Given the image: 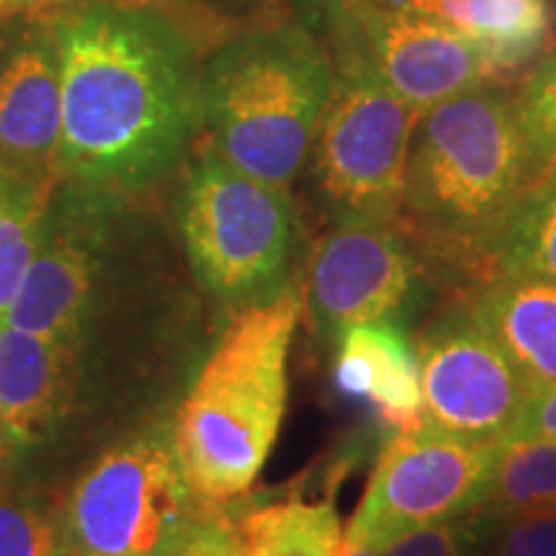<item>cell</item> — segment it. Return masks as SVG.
I'll use <instances>...</instances> for the list:
<instances>
[{"instance_id": "obj_6", "label": "cell", "mask_w": 556, "mask_h": 556, "mask_svg": "<svg viewBox=\"0 0 556 556\" xmlns=\"http://www.w3.org/2000/svg\"><path fill=\"white\" fill-rule=\"evenodd\" d=\"M336 18V75L312 142V180L336 222H400L409 148L422 114L379 78L351 26L338 13Z\"/></svg>"}, {"instance_id": "obj_19", "label": "cell", "mask_w": 556, "mask_h": 556, "mask_svg": "<svg viewBox=\"0 0 556 556\" xmlns=\"http://www.w3.org/2000/svg\"><path fill=\"white\" fill-rule=\"evenodd\" d=\"M60 180L26 176L0 165V319L37 253L47 208Z\"/></svg>"}, {"instance_id": "obj_14", "label": "cell", "mask_w": 556, "mask_h": 556, "mask_svg": "<svg viewBox=\"0 0 556 556\" xmlns=\"http://www.w3.org/2000/svg\"><path fill=\"white\" fill-rule=\"evenodd\" d=\"M332 343V381L343 397L364 402L392 430L422 420L420 356L402 325H351Z\"/></svg>"}, {"instance_id": "obj_25", "label": "cell", "mask_w": 556, "mask_h": 556, "mask_svg": "<svg viewBox=\"0 0 556 556\" xmlns=\"http://www.w3.org/2000/svg\"><path fill=\"white\" fill-rule=\"evenodd\" d=\"M482 556H556V513L503 520Z\"/></svg>"}, {"instance_id": "obj_30", "label": "cell", "mask_w": 556, "mask_h": 556, "mask_svg": "<svg viewBox=\"0 0 556 556\" xmlns=\"http://www.w3.org/2000/svg\"><path fill=\"white\" fill-rule=\"evenodd\" d=\"M343 556H381V546H374L368 541L358 539H345Z\"/></svg>"}, {"instance_id": "obj_15", "label": "cell", "mask_w": 556, "mask_h": 556, "mask_svg": "<svg viewBox=\"0 0 556 556\" xmlns=\"http://www.w3.org/2000/svg\"><path fill=\"white\" fill-rule=\"evenodd\" d=\"M80 353L0 319V409L24 448L54 433L75 394Z\"/></svg>"}, {"instance_id": "obj_32", "label": "cell", "mask_w": 556, "mask_h": 556, "mask_svg": "<svg viewBox=\"0 0 556 556\" xmlns=\"http://www.w3.org/2000/svg\"><path fill=\"white\" fill-rule=\"evenodd\" d=\"M325 3H330V5H332V3H343V0H325Z\"/></svg>"}, {"instance_id": "obj_17", "label": "cell", "mask_w": 556, "mask_h": 556, "mask_svg": "<svg viewBox=\"0 0 556 556\" xmlns=\"http://www.w3.org/2000/svg\"><path fill=\"white\" fill-rule=\"evenodd\" d=\"M477 41L505 80L536 65L552 39L548 0H407Z\"/></svg>"}, {"instance_id": "obj_1", "label": "cell", "mask_w": 556, "mask_h": 556, "mask_svg": "<svg viewBox=\"0 0 556 556\" xmlns=\"http://www.w3.org/2000/svg\"><path fill=\"white\" fill-rule=\"evenodd\" d=\"M60 45V180L127 197L184 163L201 131V60L170 11L67 3Z\"/></svg>"}, {"instance_id": "obj_16", "label": "cell", "mask_w": 556, "mask_h": 556, "mask_svg": "<svg viewBox=\"0 0 556 556\" xmlns=\"http://www.w3.org/2000/svg\"><path fill=\"white\" fill-rule=\"evenodd\" d=\"M462 302L536 392L556 387V278L486 276Z\"/></svg>"}, {"instance_id": "obj_9", "label": "cell", "mask_w": 556, "mask_h": 556, "mask_svg": "<svg viewBox=\"0 0 556 556\" xmlns=\"http://www.w3.org/2000/svg\"><path fill=\"white\" fill-rule=\"evenodd\" d=\"M497 446L471 443L428 422L394 430L377 458L345 539L387 546L415 528L477 510Z\"/></svg>"}, {"instance_id": "obj_13", "label": "cell", "mask_w": 556, "mask_h": 556, "mask_svg": "<svg viewBox=\"0 0 556 556\" xmlns=\"http://www.w3.org/2000/svg\"><path fill=\"white\" fill-rule=\"evenodd\" d=\"M60 139L62 73L52 16L18 18L0 31V165L60 180Z\"/></svg>"}, {"instance_id": "obj_12", "label": "cell", "mask_w": 556, "mask_h": 556, "mask_svg": "<svg viewBox=\"0 0 556 556\" xmlns=\"http://www.w3.org/2000/svg\"><path fill=\"white\" fill-rule=\"evenodd\" d=\"M332 9L379 78L420 114L471 88L507 83L477 41L407 0H343Z\"/></svg>"}, {"instance_id": "obj_10", "label": "cell", "mask_w": 556, "mask_h": 556, "mask_svg": "<svg viewBox=\"0 0 556 556\" xmlns=\"http://www.w3.org/2000/svg\"><path fill=\"white\" fill-rule=\"evenodd\" d=\"M122 199L60 180L5 323L80 353L99 304L111 212Z\"/></svg>"}, {"instance_id": "obj_21", "label": "cell", "mask_w": 556, "mask_h": 556, "mask_svg": "<svg viewBox=\"0 0 556 556\" xmlns=\"http://www.w3.org/2000/svg\"><path fill=\"white\" fill-rule=\"evenodd\" d=\"M520 274L556 278V165L541 173L505 232L486 253L482 276Z\"/></svg>"}, {"instance_id": "obj_8", "label": "cell", "mask_w": 556, "mask_h": 556, "mask_svg": "<svg viewBox=\"0 0 556 556\" xmlns=\"http://www.w3.org/2000/svg\"><path fill=\"white\" fill-rule=\"evenodd\" d=\"M428 287L430 258L400 222H336L309 253L302 315L317 338L336 340L351 325H402Z\"/></svg>"}, {"instance_id": "obj_5", "label": "cell", "mask_w": 556, "mask_h": 556, "mask_svg": "<svg viewBox=\"0 0 556 556\" xmlns=\"http://www.w3.org/2000/svg\"><path fill=\"white\" fill-rule=\"evenodd\" d=\"M229 510L186 477L170 426L116 443L83 471L60 510V556H180Z\"/></svg>"}, {"instance_id": "obj_31", "label": "cell", "mask_w": 556, "mask_h": 556, "mask_svg": "<svg viewBox=\"0 0 556 556\" xmlns=\"http://www.w3.org/2000/svg\"><path fill=\"white\" fill-rule=\"evenodd\" d=\"M75 3H109V5H152V9H168L170 0H75Z\"/></svg>"}, {"instance_id": "obj_7", "label": "cell", "mask_w": 556, "mask_h": 556, "mask_svg": "<svg viewBox=\"0 0 556 556\" xmlns=\"http://www.w3.org/2000/svg\"><path fill=\"white\" fill-rule=\"evenodd\" d=\"M180 238L193 274L232 309L281 294L294 250V206L281 186L248 176L204 144L180 180Z\"/></svg>"}, {"instance_id": "obj_29", "label": "cell", "mask_w": 556, "mask_h": 556, "mask_svg": "<svg viewBox=\"0 0 556 556\" xmlns=\"http://www.w3.org/2000/svg\"><path fill=\"white\" fill-rule=\"evenodd\" d=\"M24 451L26 448L16 441V435H13L9 422H5L3 409H0V484L9 482V477L13 475V469H16L18 458Z\"/></svg>"}, {"instance_id": "obj_2", "label": "cell", "mask_w": 556, "mask_h": 556, "mask_svg": "<svg viewBox=\"0 0 556 556\" xmlns=\"http://www.w3.org/2000/svg\"><path fill=\"white\" fill-rule=\"evenodd\" d=\"M541 173L516 93L503 83L471 88L417 122L400 225L430 261L471 287Z\"/></svg>"}, {"instance_id": "obj_23", "label": "cell", "mask_w": 556, "mask_h": 556, "mask_svg": "<svg viewBox=\"0 0 556 556\" xmlns=\"http://www.w3.org/2000/svg\"><path fill=\"white\" fill-rule=\"evenodd\" d=\"M60 546L58 516L0 484V556H60Z\"/></svg>"}, {"instance_id": "obj_22", "label": "cell", "mask_w": 556, "mask_h": 556, "mask_svg": "<svg viewBox=\"0 0 556 556\" xmlns=\"http://www.w3.org/2000/svg\"><path fill=\"white\" fill-rule=\"evenodd\" d=\"M503 520L477 510L415 528L392 544L381 546V556H482Z\"/></svg>"}, {"instance_id": "obj_24", "label": "cell", "mask_w": 556, "mask_h": 556, "mask_svg": "<svg viewBox=\"0 0 556 556\" xmlns=\"http://www.w3.org/2000/svg\"><path fill=\"white\" fill-rule=\"evenodd\" d=\"M520 124L536 152L539 163L546 168L556 165V52L544 54L516 93Z\"/></svg>"}, {"instance_id": "obj_11", "label": "cell", "mask_w": 556, "mask_h": 556, "mask_svg": "<svg viewBox=\"0 0 556 556\" xmlns=\"http://www.w3.org/2000/svg\"><path fill=\"white\" fill-rule=\"evenodd\" d=\"M422 422L471 443L497 446L513 433L536 389L464 302L417 338Z\"/></svg>"}, {"instance_id": "obj_27", "label": "cell", "mask_w": 556, "mask_h": 556, "mask_svg": "<svg viewBox=\"0 0 556 556\" xmlns=\"http://www.w3.org/2000/svg\"><path fill=\"white\" fill-rule=\"evenodd\" d=\"M180 556H242L238 523L225 513L214 523H208Z\"/></svg>"}, {"instance_id": "obj_18", "label": "cell", "mask_w": 556, "mask_h": 556, "mask_svg": "<svg viewBox=\"0 0 556 556\" xmlns=\"http://www.w3.org/2000/svg\"><path fill=\"white\" fill-rule=\"evenodd\" d=\"M235 523L242 556H343L345 526L336 495L274 500L250 507Z\"/></svg>"}, {"instance_id": "obj_4", "label": "cell", "mask_w": 556, "mask_h": 556, "mask_svg": "<svg viewBox=\"0 0 556 556\" xmlns=\"http://www.w3.org/2000/svg\"><path fill=\"white\" fill-rule=\"evenodd\" d=\"M332 65L296 21L255 26L222 41L201 62V131L229 165L291 189L309 163Z\"/></svg>"}, {"instance_id": "obj_28", "label": "cell", "mask_w": 556, "mask_h": 556, "mask_svg": "<svg viewBox=\"0 0 556 556\" xmlns=\"http://www.w3.org/2000/svg\"><path fill=\"white\" fill-rule=\"evenodd\" d=\"M67 3L70 0H0V31L18 18L52 16Z\"/></svg>"}, {"instance_id": "obj_26", "label": "cell", "mask_w": 556, "mask_h": 556, "mask_svg": "<svg viewBox=\"0 0 556 556\" xmlns=\"http://www.w3.org/2000/svg\"><path fill=\"white\" fill-rule=\"evenodd\" d=\"M513 438H546V441H556V387L539 389L533 394L520 420L516 422V428H513V433L505 441H513Z\"/></svg>"}, {"instance_id": "obj_3", "label": "cell", "mask_w": 556, "mask_h": 556, "mask_svg": "<svg viewBox=\"0 0 556 556\" xmlns=\"http://www.w3.org/2000/svg\"><path fill=\"white\" fill-rule=\"evenodd\" d=\"M302 291L235 309L170 422L193 492L227 510L253 490L281 433Z\"/></svg>"}, {"instance_id": "obj_20", "label": "cell", "mask_w": 556, "mask_h": 556, "mask_svg": "<svg viewBox=\"0 0 556 556\" xmlns=\"http://www.w3.org/2000/svg\"><path fill=\"white\" fill-rule=\"evenodd\" d=\"M479 507L500 520L556 513V441L513 438L497 443Z\"/></svg>"}]
</instances>
